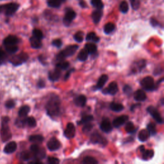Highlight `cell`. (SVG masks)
<instances>
[{
	"mask_svg": "<svg viewBox=\"0 0 164 164\" xmlns=\"http://www.w3.org/2000/svg\"><path fill=\"white\" fill-rule=\"evenodd\" d=\"M46 109L48 115L52 118L57 117L60 115L61 110V101L57 95L53 94L51 96L47 102Z\"/></svg>",
	"mask_w": 164,
	"mask_h": 164,
	"instance_id": "1",
	"label": "cell"
},
{
	"mask_svg": "<svg viewBox=\"0 0 164 164\" xmlns=\"http://www.w3.org/2000/svg\"><path fill=\"white\" fill-rule=\"evenodd\" d=\"M9 117H3L2 120V129H1V137L2 141L5 142L10 140L12 137V133L9 127Z\"/></svg>",
	"mask_w": 164,
	"mask_h": 164,
	"instance_id": "2",
	"label": "cell"
},
{
	"mask_svg": "<svg viewBox=\"0 0 164 164\" xmlns=\"http://www.w3.org/2000/svg\"><path fill=\"white\" fill-rule=\"evenodd\" d=\"M79 46L78 45H71L65 48L64 50L60 52L57 55L56 58L58 61H62L66 58H68L73 55L78 49Z\"/></svg>",
	"mask_w": 164,
	"mask_h": 164,
	"instance_id": "3",
	"label": "cell"
},
{
	"mask_svg": "<svg viewBox=\"0 0 164 164\" xmlns=\"http://www.w3.org/2000/svg\"><path fill=\"white\" fill-rule=\"evenodd\" d=\"M19 5L18 3H11L0 6V13H4L7 16H11L18 10Z\"/></svg>",
	"mask_w": 164,
	"mask_h": 164,
	"instance_id": "4",
	"label": "cell"
},
{
	"mask_svg": "<svg viewBox=\"0 0 164 164\" xmlns=\"http://www.w3.org/2000/svg\"><path fill=\"white\" fill-rule=\"evenodd\" d=\"M140 85L147 91H153L156 87L154 79L151 76H146L142 80Z\"/></svg>",
	"mask_w": 164,
	"mask_h": 164,
	"instance_id": "5",
	"label": "cell"
},
{
	"mask_svg": "<svg viewBox=\"0 0 164 164\" xmlns=\"http://www.w3.org/2000/svg\"><path fill=\"white\" fill-rule=\"evenodd\" d=\"M28 55L23 52V53H21L19 55H15L12 57L10 60V62L15 66H18L28 61Z\"/></svg>",
	"mask_w": 164,
	"mask_h": 164,
	"instance_id": "6",
	"label": "cell"
},
{
	"mask_svg": "<svg viewBox=\"0 0 164 164\" xmlns=\"http://www.w3.org/2000/svg\"><path fill=\"white\" fill-rule=\"evenodd\" d=\"M91 142L92 144H98L102 146H105L107 144V140L98 131H94L91 136Z\"/></svg>",
	"mask_w": 164,
	"mask_h": 164,
	"instance_id": "7",
	"label": "cell"
},
{
	"mask_svg": "<svg viewBox=\"0 0 164 164\" xmlns=\"http://www.w3.org/2000/svg\"><path fill=\"white\" fill-rule=\"evenodd\" d=\"M76 16V14L72 9H68L66 10L65 16L63 19V23L66 26H69L71 22L75 19Z\"/></svg>",
	"mask_w": 164,
	"mask_h": 164,
	"instance_id": "8",
	"label": "cell"
},
{
	"mask_svg": "<svg viewBox=\"0 0 164 164\" xmlns=\"http://www.w3.org/2000/svg\"><path fill=\"white\" fill-rule=\"evenodd\" d=\"M147 111L150 114L154 120L159 124H163V119L159 113V111L156 108L153 106H150L147 108Z\"/></svg>",
	"mask_w": 164,
	"mask_h": 164,
	"instance_id": "9",
	"label": "cell"
},
{
	"mask_svg": "<svg viewBox=\"0 0 164 164\" xmlns=\"http://www.w3.org/2000/svg\"><path fill=\"white\" fill-rule=\"evenodd\" d=\"M76 134V128L74 124L69 123L67 124L66 128L64 131V136L68 139H71L74 137Z\"/></svg>",
	"mask_w": 164,
	"mask_h": 164,
	"instance_id": "10",
	"label": "cell"
},
{
	"mask_svg": "<svg viewBox=\"0 0 164 164\" xmlns=\"http://www.w3.org/2000/svg\"><path fill=\"white\" fill-rule=\"evenodd\" d=\"M119 91L118 85L115 81H112L108 85L107 88H104L102 92L104 94H110V95H115Z\"/></svg>",
	"mask_w": 164,
	"mask_h": 164,
	"instance_id": "11",
	"label": "cell"
},
{
	"mask_svg": "<svg viewBox=\"0 0 164 164\" xmlns=\"http://www.w3.org/2000/svg\"><path fill=\"white\" fill-rule=\"evenodd\" d=\"M47 147L49 151H55L59 150L60 147H61V144L57 139L53 137L50 139V140L48 142Z\"/></svg>",
	"mask_w": 164,
	"mask_h": 164,
	"instance_id": "12",
	"label": "cell"
},
{
	"mask_svg": "<svg viewBox=\"0 0 164 164\" xmlns=\"http://www.w3.org/2000/svg\"><path fill=\"white\" fill-rule=\"evenodd\" d=\"M129 117L126 115H123L117 117L113 121V126L115 128H119L121 126L124 124L126 122L128 121Z\"/></svg>",
	"mask_w": 164,
	"mask_h": 164,
	"instance_id": "13",
	"label": "cell"
},
{
	"mask_svg": "<svg viewBox=\"0 0 164 164\" xmlns=\"http://www.w3.org/2000/svg\"><path fill=\"white\" fill-rule=\"evenodd\" d=\"M100 129L105 133H110L113 129L112 124L108 119H105L102 121L100 124Z\"/></svg>",
	"mask_w": 164,
	"mask_h": 164,
	"instance_id": "14",
	"label": "cell"
},
{
	"mask_svg": "<svg viewBox=\"0 0 164 164\" xmlns=\"http://www.w3.org/2000/svg\"><path fill=\"white\" fill-rule=\"evenodd\" d=\"M19 42V39L16 36L9 35L4 39L3 44L5 46L17 45Z\"/></svg>",
	"mask_w": 164,
	"mask_h": 164,
	"instance_id": "15",
	"label": "cell"
},
{
	"mask_svg": "<svg viewBox=\"0 0 164 164\" xmlns=\"http://www.w3.org/2000/svg\"><path fill=\"white\" fill-rule=\"evenodd\" d=\"M140 150L143 154V158L144 160H147L151 159L154 156V151L152 150H145V147L144 146H141L140 147Z\"/></svg>",
	"mask_w": 164,
	"mask_h": 164,
	"instance_id": "16",
	"label": "cell"
},
{
	"mask_svg": "<svg viewBox=\"0 0 164 164\" xmlns=\"http://www.w3.org/2000/svg\"><path fill=\"white\" fill-rule=\"evenodd\" d=\"M108 80V76L107 74H103L100 76L99 78L98 82H97V84L96 86L94 87V90H100V89L103 88L104 85H105V84L107 82Z\"/></svg>",
	"mask_w": 164,
	"mask_h": 164,
	"instance_id": "17",
	"label": "cell"
},
{
	"mask_svg": "<svg viewBox=\"0 0 164 164\" xmlns=\"http://www.w3.org/2000/svg\"><path fill=\"white\" fill-rule=\"evenodd\" d=\"M61 76V70H60L58 68H55V70L50 71L48 74L49 80L51 81L55 82L58 81Z\"/></svg>",
	"mask_w": 164,
	"mask_h": 164,
	"instance_id": "18",
	"label": "cell"
},
{
	"mask_svg": "<svg viewBox=\"0 0 164 164\" xmlns=\"http://www.w3.org/2000/svg\"><path fill=\"white\" fill-rule=\"evenodd\" d=\"M17 150V144L16 142H10L7 144L5 148H4V152L6 154H11L14 152L16 151Z\"/></svg>",
	"mask_w": 164,
	"mask_h": 164,
	"instance_id": "19",
	"label": "cell"
},
{
	"mask_svg": "<svg viewBox=\"0 0 164 164\" xmlns=\"http://www.w3.org/2000/svg\"><path fill=\"white\" fill-rule=\"evenodd\" d=\"M133 97L135 100L138 102L144 101L147 98V96L146 94V92L143 90H140H140H137L135 93H134Z\"/></svg>",
	"mask_w": 164,
	"mask_h": 164,
	"instance_id": "20",
	"label": "cell"
},
{
	"mask_svg": "<svg viewBox=\"0 0 164 164\" xmlns=\"http://www.w3.org/2000/svg\"><path fill=\"white\" fill-rule=\"evenodd\" d=\"M74 104L79 107H84L87 103V98L84 95H80L74 100Z\"/></svg>",
	"mask_w": 164,
	"mask_h": 164,
	"instance_id": "21",
	"label": "cell"
},
{
	"mask_svg": "<svg viewBox=\"0 0 164 164\" xmlns=\"http://www.w3.org/2000/svg\"><path fill=\"white\" fill-rule=\"evenodd\" d=\"M102 16H103V12L101 11V10H99V9L94 10L92 13V16H91L92 21L95 24H98L100 23Z\"/></svg>",
	"mask_w": 164,
	"mask_h": 164,
	"instance_id": "22",
	"label": "cell"
},
{
	"mask_svg": "<svg viewBox=\"0 0 164 164\" xmlns=\"http://www.w3.org/2000/svg\"><path fill=\"white\" fill-rule=\"evenodd\" d=\"M29 41H30V44H31L32 48L33 49H39L42 46L41 40L35 38V37L33 36H32L31 38L29 39Z\"/></svg>",
	"mask_w": 164,
	"mask_h": 164,
	"instance_id": "23",
	"label": "cell"
},
{
	"mask_svg": "<svg viewBox=\"0 0 164 164\" xmlns=\"http://www.w3.org/2000/svg\"><path fill=\"white\" fill-rule=\"evenodd\" d=\"M150 136V134L147 130H142L139 133L138 139L140 142H142V143H144V142H146L147 140Z\"/></svg>",
	"mask_w": 164,
	"mask_h": 164,
	"instance_id": "24",
	"label": "cell"
},
{
	"mask_svg": "<svg viewBox=\"0 0 164 164\" xmlns=\"http://www.w3.org/2000/svg\"><path fill=\"white\" fill-rule=\"evenodd\" d=\"M29 111H30V108H29V106L25 105V106L21 107L18 111L19 117L20 118L26 117L28 115V113L29 112Z\"/></svg>",
	"mask_w": 164,
	"mask_h": 164,
	"instance_id": "25",
	"label": "cell"
},
{
	"mask_svg": "<svg viewBox=\"0 0 164 164\" xmlns=\"http://www.w3.org/2000/svg\"><path fill=\"white\" fill-rule=\"evenodd\" d=\"M85 49L87 50L88 54L93 55L96 53L97 46L94 43H87L85 44Z\"/></svg>",
	"mask_w": 164,
	"mask_h": 164,
	"instance_id": "26",
	"label": "cell"
},
{
	"mask_svg": "<svg viewBox=\"0 0 164 164\" xmlns=\"http://www.w3.org/2000/svg\"><path fill=\"white\" fill-rule=\"evenodd\" d=\"M65 0H48V5L51 8H59Z\"/></svg>",
	"mask_w": 164,
	"mask_h": 164,
	"instance_id": "27",
	"label": "cell"
},
{
	"mask_svg": "<svg viewBox=\"0 0 164 164\" xmlns=\"http://www.w3.org/2000/svg\"><path fill=\"white\" fill-rule=\"evenodd\" d=\"M25 125H28L30 128H35L37 126V122L34 117H29L27 118H24Z\"/></svg>",
	"mask_w": 164,
	"mask_h": 164,
	"instance_id": "28",
	"label": "cell"
},
{
	"mask_svg": "<svg viewBox=\"0 0 164 164\" xmlns=\"http://www.w3.org/2000/svg\"><path fill=\"white\" fill-rule=\"evenodd\" d=\"M110 109L115 111V112H119V111H121L122 110H124V106L121 103H111L110 105Z\"/></svg>",
	"mask_w": 164,
	"mask_h": 164,
	"instance_id": "29",
	"label": "cell"
},
{
	"mask_svg": "<svg viewBox=\"0 0 164 164\" xmlns=\"http://www.w3.org/2000/svg\"><path fill=\"white\" fill-rule=\"evenodd\" d=\"M29 140L34 144H41L44 141V137L41 135H34L29 137Z\"/></svg>",
	"mask_w": 164,
	"mask_h": 164,
	"instance_id": "30",
	"label": "cell"
},
{
	"mask_svg": "<svg viewBox=\"0 0 164 164\" xmlns=\"http://www.w3.org/2000/svg\"><path fill=\"white\" fill-rule=\"evenodd\" d=\"M85 39L87 41H92L94 42H99L100 41V37L97 36L94 32L88 33L86 36Z\"/></svg>",
	"mask_w": 164,
	"mask_h": 164,
	"instance_id": "31",
	"label": "cell"
},
{
	"mask_svg": "<svg viewBox=\"0 0 164 164\" xmlns=\"http://www.w3.org/2000/svg\"><path fill=\"white\" fill-rule=\"evenodd\" d=\"M146 66V61L144 60H142V61H139L138 62L135 64L133 68V71H140L143 68H145Z\"/></svg>",
	"mask_w": 164,
	"mask_h": 164,
	"instance_id": "32",
	"label": "cell"
},
{
	"mask_svg": "<svg viewBox=\"0 0 164 164\" xmlns=\"http://www.w3.org/2000/svg\"><path fill=\"white\" fill-rule=\"evenodd\" d=\"M88 52L87 51V50L84 48L83 49H81L80 53H78V59L80 61H81V62H85L86 61L87 58H88Z\"/></svg>",
	"mask_w": 164,
	"mask_h": 164,
	"instance_id": "33",
	"label": "cell"
},
{
	"mask_svg": "<svg viewBox=\"0 0 164 164\" xmlns=\"http://www.w3.org/2000/svg\"><path fill=\"white\" fill-rule=\"evenodd\" d=\"M33 156L32 152H29L28 151H24L22 152L20 154V158L23 161H28L30 160Z\"/></svg>",
	"mask_w": 164,
	"mask_h": 164,
	"instance_id": "34",
	"label": "cell"
},
{
	"mask_svg": "<svg viewBox=\"0 0 164 164\" xmlns=\"http://www.w3.org/2000/svg\"><path fill=\"white\" fill-rule=\"evenodd\" d=\"M115 28V26L112 23H108L104 26V32L106 34H110L112 32Z\"/></svg>",
	"mask_w": 164,
	"mask_h": 164,
	"instance_id": "35",
	"label": "cell"
},
{
	"mask_svg": "<svg viewBox=\"0 0 164 164\" xmlns=\"http://www.w3.org/2000/svg\"><path fill=\"white\" fill-rule=\"evenodd\" d=\"M70 64L68 62L66 61H59V62L56 65V68L60 70H66L69 68Z\"/></svg>",
	"mask_w": 164,
	"mask_h": 164,
	"instance_id": "36",
	"label": "cell"
},
{
	"mask_svg": "<svg viewBox=\"0 0 164 164\" xmlns=\"http://www.w3.org/2000/svg\"><path fill=\"white\" fill-rule=\"evenodd\" d=\"M94 117L93 115H85L84 116L82 117L81 119V120L78 122V124H85L87 123H90L92 121H93Z\"/></svg>",
	"mask_w": 164,
	"mask_h": 164,
	"instance_id": "37",
	"label": "cell"
},
{
	"mask_svg": "<svg viewBox=\"0 0 164 164\" xmlns=\"http://www.w3.org/2000/svg\"><path fill=\"white\" fill-rule=\"evenodd\" d=\"M126 124L125 126V130L128 133H132L135 131L136 129L135 127V125H134V124L131 121L128 123L126 122Z\"/></svg>",
	"mask_w": 164,
	"mask_h": 164,
	"instance_id": "38",
	"label": "cell"
},
{
	"mask_svg": "<svg viewBox=\"0 0 164 164\" xmlns=\"http://www.w3.org/2000/svg\"><path fill=\"white\" fill-rule=\"evenodd\" d=\"M82 163L84 164H97L98 163V161L96 160L92 156H86L82 161Z\"/></svg>",
	"mask_w": 164,
	"mask_h": 164,
	"instance_id": "39",
	"label": "cell"
},
{
	"mask_svg": "<svg viewBox=\"0 0 164 164\" xmlns=\"http://www.w3.org/2000/svg\"><path fill=\"white\" fill-rule=\"evenodd\" d=\"M147 130L150 133V134L152 136H154L156 133V126L153 123H150L147 125Z\"/></svg>",
	"mask_w": 164,
	"mask_h": 164,
	"instance_id": "40",
	"label": "cell"
},
{
	"mask_svg": "<svg viewBox=\"0 0 164 164\" xmlns=\"http://www.w3.org/2000/svg\"><path fill=\"white\" fill-rule=\"evenodd\" d=\"M84 33L81 31H79L76 32L74 35V39L77 42H81L84 41Z\"/></svg>",
	"mask_w": 164,
	"mask_h": 164,
	"instance_id": "41",
	"label": "cell"
},
{
	"mask_svg": "<svg viewBox=\"0 0 164 164\" xmlns=\"http://www.w3.org/2000/svg\"><path fill=\"white\" fill-rule=\"evenodd\" d=\"M91 4L95 8L99 10L103 9L104 5L101 0H91Z\"/></svg>",
	"mask_w": 164,
	"mask_h": 164,
	"instance_id": "42",
	"label": "cell"
},
{
	"mask_svg": "<svg viewBox=\"0 0 164 164\" xmlns=\"http://www.w3.org/2000/svg\"><path fill=\"white\" fill-rule=\"evenodd\" d=\"M119 9H120L121 12H123L124 14L127 13L128 10H129V6H128V3L126 2V1L122 2L121 5H120V6H119Z\"/></svg>",
	"mask_w": 164,
	"mask_h": 164,
	"instance_id": "43",
	"label": "cell"
},
{
	"mask_svg": "<svg viewBox=\"0 0 164 164\" xmlns=\"http://www.w3.org/2000/svg\"><path fill=\"white\" fill-rule=\"evenodd\" d=\"M6 52H8L10 54H14L16 53V52L18 51V47L17 45L14 46H5Z\"/></svg>",
	"mask_w": 164,
	"mask_h": 164,
	"instance_id": "44",
	"label": "cell"
},
{
	"mask_svg": "<svg viewBox=\"0 0 164 164\" xmlns=\"http://www.w3.org/2000/svg\"><path fill=\"white\" fill-rule=\"evenodd\" d=\"M33 36L35 37V38L39 39L40 40H42L43 39V33L41 30L39 29H34L33 30Z\"/></svg>",
	"mask_w": 164,
	"mask_h": 164,
	"instance_id": "45",
	"label": "cell"
},
{
	"mask_svg": "<svg viewBox=\"0 0 164 164\" xmlns=\"http://www.w3.org/2000/svg\"><path fill=\"white\" fill-rule=\"evenodd\" d=\"M41 149V147L39 145H37V144H33L30 146V151L33 154V157L35 154H36L40 151Z\"/></svg>",
	"mask_w": 164,
	"mask_h": 164,
	"instance_id": "46",
	"label": "cell"
},
{
	"mask_svg": "<svg viewBox=\"0 0 164 164\" xmlns=\"http://www.w3.org/2000/svg\"><path fill=\"white\" fill-rule=\"evenodd\" d=\"M93 127H94L93 124H92L90 123H85V126H84L83 128H82V131H83L84 133H87L90 132L92 130Z\"/></svg>",
	"mask_w": 164,
	"mask_h": 164,
	"instance_id": "47",
	"label": "cell"
},
{
	"mask_svg": "<svg viewBox=\"0 0 164 164\" xmlns=\"http://www.w3.org/2000/svg\"><path fill=\"white\" fill-rule=\"evenodd\" d=\"M7 55L3 49L0 48V64H2L3 62H5L7 60Z\"/></svg>",
	"mask_w": 164,
	"mask_h": 164,
	"instance_id": "48",
	"label": "cell"
},
{
	"mask_svg": "<svg viewBox=\"0 0 164 164\" xmlns=\"http://www.w3.org/2000/svg\"><path fill=\"white\" fill-rule=\"evenodd\" d=\"M123 92L124 93L127 95L128 96H130L133 92V90H132V88L131 87V86H130L129 85H126L124 87H123Z\"/></svg>",
	"mask_w": 164,
	"mask_h": 164,
	"instance_id": "49",
	"label": "cell"
},
{
	"mask_svg": "<svg viewBox=\"0 0 164 164\" xmlns=\"http://www.w3.org/2000/svg\"><path fill=\"white\" fill-rule=\"evenodd\" d=\"M133 9L137 10L140 6V0H130Z\"/></svg>",
	"mask_w": 164,
	"mask_h": 164,
	"instance_id": "50",
	"label": "cell"
},
{
	"mask_svg": "<svg viewBox=\"0 0 164 164\" xmlns=\"http://www.w3.org/2000/svg\"><path fill=\"white\" fill-rule=\"evenodd\" d=\"M48 163L50 164H58L60 163L58 158L53 157V156H49L48 158Z\"/></svg>",
	"mask_w": 164,
	"mask_h": 164,
	"instance_id": "51",
	"label": "cell"
},
{
	"mask_svg": "<svg viewBox=\"0 0 164 164\" xmlns=\"http://www.w3.org/2000/svg\"><path fill=\"white\" fill-rule=\"evenodd\" d=\"M16 105V103L13 100H9L7 101L5 103V107L7 108H12Z\"/></svg>",
	"mask_w": 164,
	"mask_h": 164,
	"instance_id": "52",
	"label": "cell"
},
{
	"mask_svg": "<svg viewBox=\"0 0 164 164\" xmlns=\"http://www.w3.org/2000/svg\"><path fill=\"white\" fill-rule=\"evenodd\" d=\"M52 45L58 48H60L62 45V42L61 39H55L53 42H52Z\"/></svg>",
	"mask_w": 164,
	"mask_h": 164,
	"instance_id": "53",
	"label": "cell"
},
{
	"mask_svg": "<svg viewBox=\"0 0 164 164\" xmlns=\"http://www.w3.org/2000/svg\"><path fill=\"white\" fill-rule=\"evenodd\" d=\"M46 84H45V81H44L43 80H40L38 83H37V86H38L39 88H44L45 87Z\"/></svg>",
	"mask_w": 164,
	"mask_h": 164,
	"instance_id": "54",
	"label": "cell"
},
{
	"mask_svg": "<svg viewBox=\"0 0 164 164\" xmlns=\"http://www.w3.org/2000/svg\"><path fill=\"white\" fill-rule=\"evenodd\" d=\"M73 71H74V69H71V70H69V71L67 72V73L65 74V78H64V80H68V79L69 78L70 74H71V72H72Z\"/></svg>",
	"mask_w": 164,
	"mask_h": 164,
	"instance_id": "55",
	"label": "cell"
},
{
	"mask_svg": "<svg viewBox=\"0 0 164 164\" xmlns=\"http://www.w3.org/2000/svg\"><path fill=\"white\" fill-rule=\"evenodd\" d=\"M151 24L153 26H158L159 25L158 22L156 21V19H151Z\"/></svg>",
	"mask_w": 164,
	"mask_h": 164,
	"instance_id": "56",
	"label": "cell"
},
{
	"mask_svg": "<svg viewBox=\"0 0 164 164\" xmlns=\"http://www.w3.org/2000/svg\"><path fill=\"white\" fill-rule=\"evenodd\" d=\"M140 105H141L140 103H137V104H135V105H133L131 107V111H134L135 108H137V107H140Z\"/></svg>",
	"mask_w": 164,
	"mask_h": 164,
	"instance_id": "57",
	"label": "cell"
},
{
	"mask_svg": "<svg viewBox=\"0 0 164 164\" xmlns=\"http://www.w3.org/2000/svg\"><path fill=\"white\" fill-rule=\"evenodd\" d=\"M80 5L82 7V8H85V7H87V4L84 1H81L80 2Z\"/></svg>",
	"mask_w": 164,
	"mask_h": 164,
	"instance_id": "58",
	"label": "cell"
}]
</instances>
